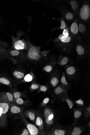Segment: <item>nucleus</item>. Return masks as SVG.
I'll return each instance as SVG.
<instances>
[{
    "label": "nucleus",
    "instance_id": "20e7f679",
    "mask_svg": "<svg viewBox=\"0 0 90 135\" xmlns=\"http://www.w3.org/2000/svg\"><path fill=\"white\" fill-rule=\"evenodd\" d=\"M79 20L84 24L87 25L90 22V1H85L77 14Z\"/></svg>",
    "mask_w": 90,
    "mask_h": 135
},
{
    "label": "nucleus",
    "instance_id": "f704fd0d",
    "mask_svg": "<svg viewBox=\"0 0 90 135\" xmlns=\"http://www.w3.org/2000/svg\"><path fill=\"white\" fill-rule=\"evenodd\" d=\"M49 88V87L47 85H41L39 88L37 92L38 93H39L41 92L46 93L48 91Z\"/></svg>",
    "mask_w": 90,
    "mask_h": 135
},
{
    "label": "nucleus",
    "instance_id": "b1692460",
    "mask_svg": "<svg viewBox=\"0 0 90 135\" xmlns=\"http://www.w3.org/2000/svg\"><path fill=\"white\" fill-rule=\"evenodd\" d=\"M57 20L60 21L61 22V26L59 27L54 28L52 29V31H54L56 30H63L68 25L65 19L63 17L57 19Z\"/></svg>",
    "mask_w": 90,
    "mask_h": 135
},
{
    "label": "nucleus",
    "instance_id": "bb28decb",
    "mask_svg": "<svg viewBox=\"0 0 90 135\" xmlns=\"http://www.w3.org/2000/svg\"><path fill=\"white\" fill-rule=\"evenodd\" d=\"M15 78L18 80H22L25 76L24 73L19 70H15L13 73Z\"/></svg>",
    "mask_w": 90,
    "mask_h": 135
},
{
    "label": "nucleus",
    "instance_id": "1a4fd4ad",
    "mask_svg": "<svg viewBox=\"0 0 90 135\" xmlns=\"http://www.w3.org/2000/svg\"><path fill=\"white\" fill-rule=\"evenodd\" d=\"M80 40H78L79 42L76 43V51L77 55L79 56L80 57H83L87 54L88 50L87 47L84 43L80 41Z\"/></svg>",
    "mask_w": 90,
    "mask_h": 135
},
{
    "label": "nucleus",
    "instance_id": "473e14b6",
    "mask_svg": "<svg viewBox=\"0 0 90 135\" xmlns=\"http://www.w3.org/2000/svg\"><path fill=\"white\" fill-rule=\"evenodd\" d=\"M53 109L50 107L47 106L45 107L43 111V116L44 118L48 117L52 112Z\"/></svg>",
    "mask_w": 90,
    "mask_h": 135
},
{
    "label": "nucleus",
    "instance_id": "cd10ccee",
    "mask_svg": "<svg viewBox=\"0 0 90 135\" xmlns=\"http://www.w3.org/2000/svg\"><path fill=\"white\" fill-rule=\"evenodd\" d=\"M31 103L29 100L24 101L20 98L16 100L15 103L17 105L28 106L30 105Z\"/></svg>",
    "mask_w": 90,
    "mask_h": 135
},
{
    "label": "nucleus",
    "instance_id": "0eeeda50",
    "mask_svg": "<svg viewBox=\"0 0 90 135\" xmlns=\"http://www.w3.org/2000/svg\"><path fill=\"white\" fill-rule=\"evenodd\" d=\"M57 10L60 12L66 22L72 23L76 17L73 13L67 6L60 5L56 8Z\"/></svg>",
    "mask_w": 90,
    "mask_h": 135
},
{
    "label": "nucleus",
    "instance_id": "c9c22d12",
    "mask_svg": "<svg viewBox=\"0 0 90 135\" xmlns=\"http://www.w3.org/2000/svg\"><path fill=\"white\" fill-rule=\"evenodd\" d=\"M84 116L86 118H90V105L87 106L85 108L84 111Z\"/></svg>",
    "mask_w": 90,
    "mask_h": 135
},
{
    "label": "nucleus",
    "instance_id": "9d476101",
    "mask_svg": "<svg viewBox=\"0 0 90 135\" xmlns=\"http://www.w3.org/2000/svg\"><path fill=\"white\" fill-rule=\"evenodd\" d=\"M65 2L69 4L71 6V8L74 16L76 17L80 8L81 1L78 0H69L65 1Z\"/></svg>",
    "mask_w": 90,
    "mask_h": 135
},
{
    "label": "nucleus",
    "instance_id": "72a5a7b5",
    "mask_svg": "<svg viewBox=\"0 0 90 135\" xmlns=\"http://www.w3.org/2000/svg\"><path fill=\"white\" fill-rule=\"evenodd\" d=\"M4 93L7 95L10 104L15 103L16 100L14 98L12 93L9 92Z\"/></svg>",
    "mask_w": 90,
    "mask_h": 135
},
{
    "label": "nucleus",
    "instance_id": "f257e3e1",
    "mask_svg": "<svg viewBox=\"0 0 90 135\" xmlns=\"http://www.w3.org/2000/svg\"><path fill=\"white\" fill-rule=\"evenodd\" d=\"M10 105L7 95L3 94L0 96V128L7 125V114Z\"/></svg>",
    "mask_w": 90,
    "mask_h": 135
},
{
    "label": "nucleus",
    "instance_id": "58836bf2",
    "mask_svg": "<svg viewBox=\"0 0 90 135\" xmlns=\"http://www.w3.org/2000/svg\"><path fill=\"white\" fill-rule=\"evenodd\" d=\"M50 101V99L46 97L43 100L41 104V107H43L47 105Z\"/></svg>",
    "mask_w": 90,
    "mask_h": 135
},
{
    "label": "nucleus",
    "instance_id": "dca6fc26",
    "mask_svg": "<svg viewBox=\"0 0 90 135\" xmlns=\"http://www.w3.org/2000/svg\"><path fill=\"white\" fill-rule=\"evenodd\" d=\"M24 113L25 117L29 118L33 123H35L36 111L32 110V109H29L25 110Z\"/></svg>",
    "mask_w": 90,
    "mask_h": 135
},
{
    "label": "nucleus",
    "instance_id": "ea45409f",
    "mask_svg": "<svg viewBox=\"0 0 90 135\" xmlns=\"http://www.w3.org/2000/svg\"><path fill=\"white\" fill-rule=\"evenodd\" d=\"M51 50H44L41 52V55L43 58H44L45 59L47 58V56Z\"/></svg>",
    "mask_w": 90,
    "mask_h": 135
},
{
    "label": "nucleus",
    "instance_id": "6ab92c4d",
    "mask_svg": "<svg viewBox=\"0 0 90 135\" xmlns=\"http://www.w3.org/2000/svg\"><path fill=\"white\" fill-rule=\"evenodd\" d=\"M35 79V76L33 70H32L29 73L25 76L20 82L25 83L34 81Z\"/></svg>",
    "mask_w": 90,
    "mask_h": 135
},
{
    "label": "nucleus",
    "instance_id": "5701e85b",
    "mask_svg": "<svg viewBox=\"0 0 90 135\" xmlns=\"http://www.w3.org/2000/svg\"><path fill=\"white\" fill-rule=\"evenodd\" d=\"M11 113L13 114H20L23 112L22 109L21 107L17 106L14 103L11 104L10 108Z\"/></svg>",
    "mask_w": 90,
    "mask_h": 135
},
{
    "label": "nucleus",
    "instance_id": "a878e982",
    "mask_svg": "<svg viewBox=\"0 0 90 135\" xmlns=\"http://www.w3.org/2000/svg\"><path fill=\"white\" fill-rule=\"evenodd\" d=\"M60 81L61 85L67 89L69 88V85L66 79L65 72H63L62 73Z\"/></svg>",
    "mask_w": 90,
    "mask_h": 135
},
{
    "label": "nucleus",
    "instance_id": "9b49d317",
    "mask_svg": "<svg viewBox=\"0 0 90 135\" xmlns=\"http://www.w3.org/2000/svg\"><path fill=\"white\" fill-rule=\"evenodd\" d=\"M36 115L35 124L41 130H44V122L43 114L40 110L36 111Z\"/></svg>",
    "mask_w": 90,
    "mask_h": 135
},
{
    "label": "nucleus",
    "instance_id": "393cba45",
    "mask_svg": "<svg viewBox=\"0 0 90 135\" xmlns=\"http://www.w3.org/2000/svg\"><path fill=\"white\" fill-rule=\"evenodd\" d=\"M9 54L11 57H15L16 58H18L22 57V56H25L22 52L21 50H19L15 49L11 50L9 52Z\"/></svg>",
    "mask_w": 90,
    "mask_h": 135
},
{
    "label": "nucleus",
    "instance_id": "f3484780",
    "mask_svg": "<svg viewBox=\"0 0 90 135\" xmlns=\"http://www.w3.org/2000/svg\"><path fill=\"white\" fill-rule=\"evenodd\" d=\"M49 81L51 86L55 89L58 86L59 84L60 78L59 76L56 74H53L51 77Z\"/></svg>",
    "mask_w": 90,
    "mask_h": 135
},
{
    "label": "nucleus",
    "instance_id": "c756f323",
    "mask_svg": "<svg viewBox=\"0 0 90 135\" xmlns=\"http://www.w3.org/2000/svg\"><path fill=\"white\" fill-rule=\"evenodd\" d=\"M40 85L39 84L36 82H32L31 85L29 88L31 92H32L35 91H37L39 88Z\"/></svg>",
    "mask_w": 90,
    "mask_h": 135
},
{
    "label": "nucleus",
    "instance_id": "4468645a",
    "mask_svg": "<svg viewBox=\"0 0 90 135\" xmlns=\"http://www.w3.org/2000/svg\"><path fill=\"white\" fill-rule=\"evenodd\" d=\"M83 110L81 108H75L73 109L74 122L72 125L74 126L78 123V121L81 116L82 114Z\"/></svg>",
    "mask_w": 90,
    "mask_h": 135
},
{
    "label": "nucleus",
    "instance_id": "6e6552de",
    "mask_svg": "<svg viewBox=\"0 0 90 135\" xmlns=\"http://www.w3.org/2000/svg\"><path fill=\"white\" fill-rule=\"evenodd\" d=\"M79 19L76 16L73 21L69 27L71 35L76 41L82 39L79 31Z\"/></svg>",
    "mask_w": 90,
    "mask_h": 135
},
{
    "label": "nucleus",
    "instance_id": "79ce46f5",
    "mask_svg": "<svg viewBox=\"0 0 90 135\" xmlns=\"http://www.w3.org/2000/svg\"><path fill=\"white\" fill-rule=\"evenodd\" d=\"M87 125H88V127L90 129V122L89 121L88 122V123Z\"/></svg>",
    "mask_w": 90,
    "mask_h": 135
},
{
    "label": "nucleus",
    "instance_id": "423d86ee",
    "mask_svg": "<svg viewBox=\"0 0 90 135\" xmlns=\"http://www.w3.org/2000/svg\"><path fill=\"white\" fill-rule=\"evenodd\" d=\"M20 116V118L24 122L29 131L31 135H46V132L44 129L40 130L34 125L30 123L25 118L23 112L18 114Z\"/></svg>",
    "mask_w": 90,
    "mask_h": 135
},
{
    "label": "nucleus",
    "instance_id": "39448f33",
    "mask_svg": "<svg viewBox=\"0 0 90 135\" xmlns=\"http://www.w3.org/2000/svg\"><path fill=\"white\" fill-rule=\"evenodd\" d=\"M17 37L15 38L14 36H11L12 42V48L14 49L22 50H28L27 44L24 39L22 40L20 39L21 37L24 34L21 31H19L17 33Z\"/></svg>",
    "mask_w": 90,
    "mask_h": 135
},
{
    "label": "nucleus",
    "instance_id": "a19ab883",
    "mask_svg": "<svg viewBox=\"0 0 90 135\" xmlns=\"http://www.w3.org/2000/svg\"><path fill=\"white\" fill-rule=\"evenodd\" d=\"M19 135H31L29 132L27 128L24 129L22 132Z\"/></svg>",
    "mask_w": 90,
    "mask_h": 135
},
{
    "label": "nucleus",
    "instance_id": "c85d7f7f",
    "mask_svg": "<svg viewBox=\"0 0 90 135\" xmlns=\"http://www.w3.org/2000/svg\"><path fill=\"white\" fill-rule=\"evenodd\" d=\"M0 83L9 86L10 87V89L12 86V84L11 81L5 77H2L0 78Z\"/></svg>",
    "mask_w": 90,
    "mask_h": 135
},
{
    "label": "nucleus",
    "instance_id": "7ed1b4c3",
    "mask_svg": "<svg viewBox=\"0 0 90 135\" xmlns=\"http://www.w3.org/2000/svg\"><path fill=\"white\" fill-rule=\"evenodd\" d=\"M28 37L26 42L28 48L26 57L28 60L34 62H39L43 58L41 50V47H37L32 44Z\"/></svg>",
    "mask_w": 90,
    "mask_h": 135
},
{
    "label": "nucleus",
    "instance_id": "37998d69",
    "mask_svg": "<svg viewBox=\"0 0 90 135\" xmlns=\"http://www.w3.org/2000/svg\"><path fill=\"white\" fill-rule=\"evenodd\" d=\"M2 53L1 50H0V57H1Z\"/></svg>",
    "mask_w": 90,
    "mask_h": 135
},
{
    "label": "nucleus",
    "instance_id": "7c9ffc66",
    "mask_svg": "<svg viewBox=\"0 0 90 135\" xmlns=\"http://www.w3.org/2000/svg\"><path fill=\"white\" fill-rule=\"evenodd\" d=\"M76 71V70L75 68L72 66L68 67L66 70L67 74L69 76H73L75 73Z\"/></svg>",
    "mask_w": 90,
    "mask_h": 135
},
{
    "label": "nucleus",
    "instance_id": "412c9836",
    "mask_svg": "<svg viewBox=\"0 0 90 135\" xmlns=\"http://www.w3.org/2000/svg\"><path fill=\"white\" fill-rule=\"evenodd\" d=\"M68 92L67 89L61 85L56 88L54 91V94L55 95L57 96H62L65 93Z\"/></svg>",
    "mask_w": 90,
    "mask_h": 135
},
{
    "label": "nucleus",
    "instance_id": "4c0bfd02",
    "mask_svg": "<svg viewBox=\"0 0 90 135\" xmlns=\"http://www.w3.org/2000/svg\"><path fill=\"white\" fill-rule=\"evenodd\" d=\"M74 103L80 107H82L85 106V102L81 98L76 101H74Z\"/></svg>",
    "mask_w": 90,
    "mask_h": 135
},
{
    "label": "nucleus",
    "instance_id": "e433bc0d",
    "mask_svg": "<svg viewBox=\"0 0 90 135\" xmlns=\"http://www.w3.org/2000/svg\"><path fill=\"white\" fill-rule=\"evenodd\" d=\"M62 35L65 37H67L71 36L69 27L68 25L64 29L62 33Z\"/></svg>",
    "mask_w": 90,
    "mask_h": 135
},
{
    "label": "nucleus",
    "instance_id": "aec40b11",
    "mask_svg": "<svg viewBox=\"0 0 90 135\" xmlns=\"http://www.w3.org/2000/svg\"><path fill=\"white\" fill-rule=\"evenodd\" d=\"M61 100L62 102H65L67 103L70 110H71L74 105V101L69 98L67 93H65L62 96Z\"/></svg>",
    "mask_w": 90,
    "mask_h": 135
},
{
    "label": "nucleus",
    "instance_id": "4be33fe9",
    "mask_svg": "<svg viewBox=\"0 0 90 135\" xmlns=\"http://www.w3.org/2000/svg\"><path fill=\"white\" fill-rule=\"evenodd\" d=\"M69 61L70 59L68 57L60 55L58 57L57 64L59 66H63L66 65Z\"/></svg>",
    "mask_w": 90,
    "mask_h": 135
},
{
    "label": "nucleus",
    "instance_id": "f8f14e48",
    "mask_svg": "<svg viewBox=\"0 0 90 135\" xmlns=\"http://www.w3.org/2000/svg\"><path fill=\"white\" fill-rule=\"evenodd\" d=\"M67 131L59 127L53 126L48 131L46 132L47 135H65Z\"/></svg>",
    "mask_w": 90,
    "mask_h": 135
},
{
    "label": "nucleus",
    "instance_id": "f03ea898",
    "mask_svg": "<svg viewBox=\"0 0 90 135\" xmlns=\"http://www.w3.org/2000/svg\"><path fill=\"white\" fill-rule=\"evenodd\" d=\"M76 41L71 36L66 37L62 34L60 35L54 40L56 46L63 52L66 53H69L71 51L73 43Z\"/></svg>",
    "mask_w": 90,
    "mask_h": 135
},
{
    "label": "nucleus",
    "instance_id": "a211bd4d",
    "mask_svg": "<svg viewBox=\"0 0 90 135\" xmlns=\"http://www.w3.org/2000/svg\"><path fill=\"white\" fill-rule=\"evenodd\" d=\"M79 33L83 37H86L88 33V29L85 25L79 20Z\"/></svg>",
    "mask_w": 90,
    "mask_h": 135
},
{
    "label": "nucleus",
    "instance_id": "2f4dec72",
    "mask_svg": "<svg viewBox=\"0 0 90 135\" xmlns=\"http://www.w3.org/2000/svg\"><path fill=\"white\" fill-rule=\"evenodd\" d=\"M17 87L12 89L11 91L13 95L16 100L22 97V94L21 92L18 91L17 89Z\"/></svg>",
    "mask_w": 90,
    "mask_h": 135
},
{
    "label": "nucleus",
    "instance_id": "ddd939ff",
    "mask_svg": "<svg viewBox=\"0 0 90 135\" xmlns=\"http://www.w3.org/2000/svg\"><path fill=\"white\" fill-rule=\"evenodd\" d=\"M85 129V127L80 126H74L67 131L66 134L69 135H79L82 133Z\"/></svg>",
    "mask_w": 90,
    "mask_h": 135
},
{
    "label": "nucleus",
    "instance_id": "2eb2a0df",
    "mask_svg": "<svg viewBox=\"0 0 90 135\" xmlns=\"http://www.w3.org/2000/svg\"><path fill=\"white\" fill-rule=\"evenodd\" d=\"M56 63V61L55 57H51L50 62L47 65L44 67L42 70L47 72L50 73L52 71Z\"/></svg>",
    "mask_w": 90,
    "mask_h": 135
}]
</instances>
